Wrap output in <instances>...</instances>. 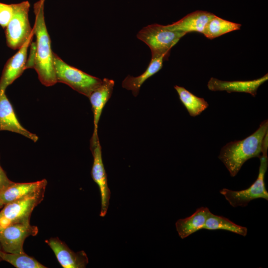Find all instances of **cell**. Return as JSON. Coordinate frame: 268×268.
I'll list each match as a JSON object with an SVG mask.
<instances>
[{
  "instance_id": "cell-1",
  "label": "cell",
  "mask_w": 268,
  "mask_h": 268,
  "mask_svg": "<svg viewBox=\"0 0 268 268\" xmlns=\"http://www.w3.org/2000/svg\"><path fill=\"white\" fill-rule=\"evenodd\" d=\"M45 0H39L34 4L35 16L33 28L36 36L32 68L38 74L41 83L51 86L57 83L53 62V53L51 49V39L44 17Z\"/></svg>"
},
{
  "instance_id": "cell-2",
  "label": "cell",
  "mask_w": 268,
  "mask_h": 268,
  "mask_svg": "<svg viewBox=\"0 0 268 268\" xmlns=\"http://www.w3.org/2000/svg\"><path fill=\"white\" fill-rule=\"evenodd\" d=\"M268 132V121H263L251 135L240 140L231 141L221 149L218 158L232 177L235 176L244 163L253 158H260L263 140Z\"/></svg>"
},
{
  "instance_id": "cell-3",
  "label": "cell",
  "mask_w": 268,
  "mask_h": 268,
  "mask_svg": "<svg viewBox=\"0 0 268 268\" xmlns=\"http://www.w3.org/2000/svg\"><path fill=\"white\" fill-rule=\"evenodd\" d=\"M268 133L264 137L262 152L260 157V165L259 174L255 181L247 189L241 191H232L224 188L220 191L222 195L233 207H244L254 200L264 199L268 200V192L265 184V175L268 166Z\"/></svg>"
},
{
  "instance_id": "cell-4",
  "label": "cell",
  "mask_w": 268,
  "mask_h": 268,
  "mask_svg": "<svg viewBox=\"0 0 268 268\" xmlns=\"http://www.w3.org/2000/svg\"><path fill=\"white\" fill-rule=\"evenodd\" d=\"M53 62L57 82L65 83L87 97L102 82L99 78L68 65L55 53Z\"/></svg>"
},
{
  "instance_id": "cell-5",
  "label": "cell",
  "mask_w": 268,
  "mask_h": 268,
  "mask_svg": "<svg viewBox=\"0 0 268 268\" xmlns=\"http://www.w3.org/2000/svg\"><path fill=\"white\" fill-rule=\"evenodd\" d=\"M186 34L171 30L166 25L153 24L141 29L137 34V38L149 47L151 57H169L172 47Z\"/></svg>"
},
{
  "instance_id": "cell-6",
  "label": "cell",
  "mask_w": 268,
  "mask_h": 268,
  "mask_svg": "<svg viewBox=\"0 0 268 268\" xmlns=\"http://www.w3.org/2000/svg\"><path fill=\"white\" fill-rule=\"evenodd\" d=\"M12 5V16L5 28L6 43L10 49L18 50L34 32L29 20L30 4L26 0Z\"/></svg>"
},
{
  "instance_id": "cell-7",
  "label": "cell",
  "mask_w": 268,
  "mask_h": 268,
  "mask_svg": "<svg viewBox=\"0 0 268 268\" xmlns=\"http://www.w3.org/2000/svg\"><path fill=\"white\" fill-rule=\"evenodd\" d=\"M46 188L4 204L0 211V226L29 221L33 210L44 198Z\"/></svg>"
},
{
  "instance_id": "cell-8",
  "label": "cell",
  "mask_w": 268,
  "mask_h": 268,
  "mask_svg": "<svg viewBox=\"0 0 268 268\" xmlns=\"http://www.w3.org/2000/svg\"><path fill=\"white\" fill-rule=\"evenodd\" d=\"M38 228L25 221L0 226V245L1 250L9 253H24L23 244L26 238L35 236Z\"/></svg>"
},
{
  "instance_id": "cell-9",
  "label": "cell",
  "mask_w": 268,
  "mask_h": 268,
  "mask_svg": "<svg viewBox=\"0 0 268 268\" xmlns=\"http://www.w3.org/2000/svg\"><path fill=\"white\" fill-rule=\"evenodd\" d=\"M90 147L93 157L91 176L99 187L101 196V205L99 215L104 217L109 207L111 192L108 186L107 176L103 162L101 146L98 135H92Z\"/></svg>"
},
{
  "instance_id": "cell-10",
  "label": "cell",
  "mask_w": 268,
  "mask_h": 268,
  "mask_svg": "<svg viewBox=\"0 0 268 268\" xmlns=\"http://www.w3.org/2000/svg\"><path fill=\"white\" fill-rule=\"evenodd\" d=\"M34 35L33 32L16 54L6 62L0 78V91H5L6 88L26 69L28 49Z\"/></svg>"
},
{
  "instance_id": "cell-11",
  "label": "cell",
  "mask_w": 268,
  "mask_h": 268,
  "mask_svg": "<svg viewBox=\"0 0 268 268\" xmlns=\"http://www.w3.org/2000/svg\"><path fill=\"white\" fill-rule=\"evenodd\" d=\"M45 242L64 268H84L88 263V257L84 251L73 252L58 237L51 238L45 240Z\"/></svg>"
},
{
  "instance_id": "cell-12",
  "label": "cell",
  "mask_w": 268,
  "mask_h": 268,
  "mask_svg": "<svg viewBox=\"0 0 268 268\" xmlns=\"http://www.w3.org/2000/svg\"><path fill=\"white\" fill-rule=\"evenodd\" d=\"M2 131L19 134L34 142L38 140L36 134L28 131L20 124L5 91H0V131Z\"/></svg>"
},
{
  "instance_id": "cell-13",
  "label": "cell",
  "mask_w": 268,
  "mask_h": 268,
  "mask_svg": "<svg viewBox=\"0 0 268 268\" xmlns=\"http://www.w3.org/2000/svg\"><path fill=\"white\" fill-rule=\"evenodd\" d=\"M268 79V73L260 78L245 81H223L211 77L208 82L207 87L211 91L245 92L255 97L258 88Z\"/></svg>"
},
{
  "instance_id": "cell-14",
  "label": "cell",
  "mask_w": 268,
  "mask_h": 268,
  "mask_svg": "<svg viewBox=\"0 0 268 268\" xmlns=\"http://www.w3.org/2000/svg\"><path fill=\"white\" fill-rule=\"evenodd\" d=\"M114 85L113 80L104 78L88 97L93 113L94 130L92 135H98V125L100 116L104 107L112 95Z\"/></svg>"
},
{
  "instance_id": "cell-15",
  "label": "cell",
  "mask_w": 268,
  "mask_h": 268,
  "mask_svg": "<svg viewBox=\"0 0 268 268\" xmlns=\"http://www.w3.org/2000/svg\"><path fill=\"white\" fill-rule=\"evenodd\" d=\"M215 15L206 11L197 10L166 26L171 30L182 32L186 34L191 32L202 34L207 22Z\"/></svg>"
},
{
  "instance_id": "cell-16",
  "label": "cell",
  "mask_w": 268,
  "mask_h": 268,
  "mask_svg": "<svg viewBox=\"0 0 268 268\" xmlns=\"http://www.w3.org/2000/svg\"><path fill=\"white\" fill-rule=\"evenodd\" d=\"M47 181L43 179L33 182L15 183L12 182L0 190V200L4 204L31 195L46 187Z\"/></svg>"
},
{
  "instance_id": "cell-17",
  "label": "cell",
  "mask_w": 268,
  "mask_h": 268,
  "mask_svg": "<svg viewBox=\"0 0 268 268\" xmlns=\"http://www.w3.org/2000/svg\"><path fill=\"white\" fill-rule=\"evenodd\" d=\"M168 57L165 55L151 57V61L145 71L138 76H127L122 82V87L132 91L133 95L136 96L143 83L162 68L163 62L167 60Z\"/></svg>"
},
{
  "instance_id": "cell-18",
  "label": "cell",
  "mask_w": 268,
  "mask_h": 268,
  "mask_svg": "<svg viewBox=\"0 0 268 268\" xmlns=\"http://www.w3.org/2000/svg\"><path fill=\"white\" fill-rule=\"evenodd\" d=\"M209 212L207 207L202 206L198 208L191 216L178 219L175 226L180 237L185 239L203 229Z\"/></svg>"
},
{
  "instance_id": "cell-19",
  "label": "cell",
  "mask_w": 268,
  "mask_h": 268,
  "mask_svg": "<svg viewBox=\"0 0 268 268\" xmlns=\"http://www.w3.org/2000/svg\"><path fill=\"white\" fill-rule=\"evenodd\" d=\"M174 88L191 116L199 115L208 107V103L203 98L195 95L184 87L175 85Z\"/></svg>"
},
{
  "instance_id": "cell-20",
  "label": "cell",
  "mask_w": 268,
  "mask_h": 268,
  "mask_svg": "<svg viewBox=\"0 0 268 268\" xmlns=\"http://www.w3.org/2000/svg\"><path fill=\"white\" fill-rule=\"evenodd\" d=\"M203 229L209 230H223L242 236L247 234V228L239 225L223 216L209 212Z\"/></svg>"
},
{
  "instance_id": "cell-21",
  "label": "cell",
  "mask_w": 268,
  "mask_h": 268,
  "mask_svg": "<svg viewBox=\"0 0 268 268\" xmlns=\"http://www.w3.org/2000/svg\"><path fill=\"white\" fill-rule=\"evenodd\" d=\"M241 24L229 21L215 15L206 24L202 34L213 39L231 31L240 29Z\"/></svg>"
},
{
  "instance_id": "cell-22",
  "label": "cell",
  "mask_w": 268,
  "mask_h": 268,
  "mask_svg": "<svg viewBox=\"0 0 268 268\" xmlns=\"http://www.w3.org/2000/svg\"><path fill=\"white\" fill-rule=\"evenodd\" d=\"M0 257L2 261H6L16 268H45L34 258L26 253H9L0 251Z\"/></svg>"
},
{
  "instance_id": "cell-23",
  "label": "cell",
  "mask_w": 268,
  "mask_h": 268,
  "mask_svg": "<svg viewBox=\"0 0 268 268\" xmlns=\"http://www.w3.org/2000/svg\"><path fill=\"white\" fill-rule=\"evenodd\" d=\"M13 13L12 4L0 2V25L5 28Z\"/></svg>"
},
{
  "instance_id": "cell-24",
  "label": "cell",
  "mask_w": 268,
  "mask_h": 268,
  "mask_svg": "<svg viewBox=\"0 0 268 268\" xmlns=\"http://www.w3.org/2000/svg\"><path fill=\"white\" fill-rule=\"evenodd\" d=\"M12 181L7 177L6 173L0 165V190L10 184Z\"/></svg>"
},
{
  "instance_id": "cell-25",
  "label": "cell",
  "mask_w": 268,
  "mask_h": 268,
  "mask_svg": "<svg viewBox=\"0 0 268 268\" xmlns=\"http://www.w3.org/2000/svg\"><path fill=\"white\" fill-rule=\"evenodd\" d=\"M4 205V204L0 200V208H1Z\"/></svg>"
},
{
  "instance_id": "cell-26",
  "label": "cell",
  "mask_w": 268,
  "mask_h": 268,
  "mask_svg": "<svg viewBox=\"0 0 268 268\" xmlns=\"http://www.w3.org/2000/svg\"><path fill=\"white\" fill-rule=\"evenodd\" d=\"M1 250V246H0V251ZM2 261L0 257V262H1Z\"/></svg>"
}]
</instances>
